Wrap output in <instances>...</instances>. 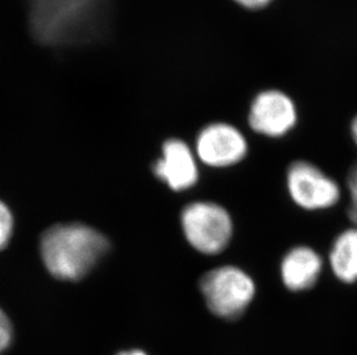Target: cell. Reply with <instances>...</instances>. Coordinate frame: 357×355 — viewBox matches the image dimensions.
Masks as SVG:
<instances>
[{
    "mask_svg": "<svg viewBox=\"0 0 357 355\" xmlns=\"http://www.w3.org/2000/svg\"><path fill=\"white\" fill-rule=\"evenodd\" d=\"M105 237L84 224H59L40 239V255L51 275L61 281H79L107 253Z\"/></svg>",
    "mask_w": 357,
    "mask_h": 355,
    "instance_id": "obj_1",
    "label": "cell"
},
{
    "mask_svg": "<svg viewBox=\"0 0 357 355\" xmlns=\"http://www.w3.org/2000/svg\"><path fill=\"white\" fill-rule=\"evenodd\" d=\"M31 26L35 38L47 45L82 38L96 22L105 0H31Z\"/></svg>",
    "mask_w": 357,
    "mask_h": 355,
    "instance_id": "obj_2",
    "label": "cell"
},
{
    "mask_svg": "<svg viewBox=\"0 0 357 355\" xmlns=\"http://www.w3.org/2000/svg\"><path fill=\"white\" fill-rule=\"evenodd\" d=\"M206 305L220 319H238L256 295V284L244 270L223 265L206 272L200 281Z\"/></svg>",
    "mask_w": 357,
    "mask_h": 355,
    "instance_id": "obj_3",
    "label": "cell"
},
{
    "mask_svg": "<svg viewBox=\"0 0 357 355\" xmlns=\"http://www.w3.org/2000/svg\"><path fill=\"white\" fill-rule=\"evenodd\" d=\"M182 226L190 245L199 253L219 254L233 237L231 216L222 205L213 202H195L182 212Z\"/></svg>",
    "mask_w": 357,
    "mask_h": 355,
    "instance_id": "obj_4",
    "label": "cell"
},
{
    "mask_svg": "<svg viewBox=\"0 0 357 355\" xmlns=\"http://www.w3.org/2000/svg\"><path fill=\"white\" fill-rule=\"evenodd\" d=\"M287 188L291 200L310 212L332 208L340 198L339 184L307 161L290 164L287 171Z\"/></svg>",
    "mask_w": 357,
    "mask_h": 355,
    "instance_id": "obj_5",
    "label": "cell"
},
{
    "mask_svg": "<svg viewBox=\"0 0 357 355\" xmlns=\"http://www.w3.org/2000/svg\"><path fill=\"white\" fill-rule=\"evenodd\" d=\"M200 161L213 168H229L238 164L248 155L244 135L231 125L215 123L206 126L197 139Z\"/></svg>",
    "mask_w": 357,
    "mask_h": 355,
    "instance_id": "obj_6",
    "label": "cell"
},
{
    "mask_svg": "<svg viewBox=\"0 0 357 355\" xmlns=\"http://www.w3.org/2000/svg\"><path fill=\"white\" fill-rule=\"evenodd\" d=\"M294 102L281 91H264L252 102L249 123L253 131L268 138L286 135L296 125Z\"/></svg>",
    "mask_w": 357,
    "mask_h": 355,
    "instance_id": "obj_7",
    "label": "cell"
},
{
    "mask_svg": "<svg viewBox=\"0 0 357 355\" xmlns=\"http://www.w3.org/2000/svg\"><path fill=\"white\" fill-rule=\"evenodd\" d=\"M156 177L174 191H185L198 180V168L185 142L172 139L163 144V156L154 166Z\"/></svg>",
    "mask_w": 357,
    "mask_h": 355,
    "instance_id": "obj_8",
    "label": "cell"
},
{
    "mask_svg": "<svg viewBox=\"0 0 357 355\" xmlns=\"http://www.w3.org/2000/svg\"><path fill=\"white\" fill-rule=\"evenodd\" d=\"M323 261L317 251L298 246L290 249L281 262V279L289 291H307L314 287L319 279Z\"/></svg>",
    "mask_w": 357,
    "mask_h": 355,
    "instance_id": "obj_9",
    "label": "cell"
},
{
    "mask_svg": "<svg viewBox=\"0 0 357 355\" xmlns=\"http://www.w3.org/2000/svg\"><path fill=\"white\" fill-rule=\"evenodd\" d=\"M330 265L340 282H357V228L337 235L330 251Z\"/></svg>",
    "mask_w": 357,
    "mask_h": 355,
    "instance_id": "obj_10",
    "label": "cell"
},
{
    "mask_svg": "<svg viewBox=\"0 0 357 355\" xmlns=\"http://www.w3.org/2000/svg\"><path fill=\"white\" fill-rule=\"evenodd\" d=\"M347 188L351 194V205L347 210L348 218L357 228V161L348 172Z\"/></svg>",
    "mask_w": 357,
    "mask_h": 355,
    "instance_id": "obj_11",
    "label": "cell"
},
{
    "mask_svg": "<svg viewBox=\"0 0 357 355\" xmlns=\"http://www.w3.org/2000/svg\"><path fill=\"white\" fill-rule=\"evenodd\" d=\"M13 231V217L10 209L0 201V251L6 247Z\"/></svg>",
    "mask_w": 357,
    "mask_h": 355,
    "instance_id": "obj_12",
    "label": "cell"
},
{
    "mask_svg": "<svg viewBox=\"0 0 357 355\" xmlns=\"http://www.w3.org/2000/svg\"><path fill=\"white\" fill-rule=\"evenodd\" d=\"M12 340V325L6 314L0 309V353L10 346Z\"/></svg>",
    "mask_w": 357,
    "mask_h": 355,
    "instance_id": "obj_13",
    "label": "cell"
},
{
    "mask_svg": "<svg viewBox=\"0 0 357 355\" xmlns=\"http://www.w3.org/2000/svg\"><path fill=\"white\" fill-rule=\"evenodd\" d=\"M236 3H241L248 8H259L270 3L271 0H235Z\"/></svg>",
    "mask_w": 357,
    "mask_h": 355,
    "instance_id": "obj_14",
    "label": "cell"
},
{
    "mask_svg": "<svg viewBox=\"0 0 357 355\" xmlns=\"http://www.w3.org/2000/svg\"><path fill=\"white\" fill-rule=\"evenodd\" d=\"M351 136H353V140L357 145V117L351 123Z\"/></svg>",
    "mask_w": 357,
    "mask_h": 355,
    "instance_id": "obj_15",
    "label": "cell"
},
{
    "mask_svg": "<svg viewBox=\"0 0 357 355\" xmlns=\"http://www.w3.org/2000/svg\"><path fill=\"white\" fill-rule=\"evenodd\" d=\"M117 355H147L145 352H142V351H139V349H131V351H125V352L119 353Z\"/></svg>",
    "mask_w": 357,
    "mask_h": 355,
    "instance_id": "obj_16",
    "label": "cell"
}]
</instances>
